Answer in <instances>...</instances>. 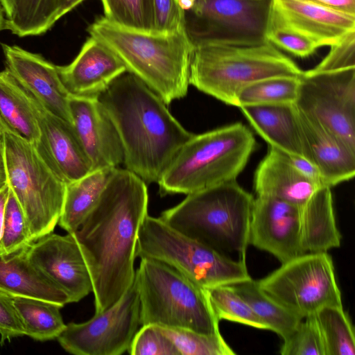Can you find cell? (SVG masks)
<instances>
[{"mask_svg": "<svg viewBox=\"0 0 355 355\" xmlns=\"http://www.w3.org/2000/svg\"><path fill=\"white\" fill-rule=\"evenodd\" d=\"M28 246L0 252V291L13 297L39 299L62 307L70 303L67 295L31 261Z\"/></svg>", "mask_w": 355, "mask_h": 355, "instance_id": "23", "label": "cell"}, {"mask_svg": "<svg viewBox=\"0 0 355 355\" xmlns=\"http://www.w3.org/2000/svg\"><path fill=\"white\" fill-rule=\"evenodd\" d=\"M251 308L254 313L283 340L288 337L303 318L280 304L250 278L227 285Z\"/></svg>", "mask_w": 355, "mask_h": 355, "instance_id": "28", "label": "cell"}, {"mask_svg": "<svg viewBox=\"0 0 355 355\" xmlns=\"http://www.w3.org/2000/svg\"><path fill=\"white\" fill-rule=\"evenodd\" d=\"M330 51L311 72L334 71L355 68V31L345 36L340 41L330 46Z\"/></svg>", "mask_w": 355, "mask_h": 355, "instance_id": "40", "label": "cell"}, {"mask_svg": "<svg viewBox=\"0 0 355 355\" xmlns=\"http://www.w3.org/2000/svg\"><path fill=\"white\" fill-rule=\"evenodd\" d=\"M58 0H19L6 29L18 37L40 35L59 19Z\"/></svg>", "mask_w": 355, "mask_h": 355, "instance_id": "31", "label": "cell"}, {"mask_svg": "<svg viewBox=\"0 0 355 355\" xmlns=\"http://www.w3.org/2000/svg\"><path fill=\"white\" fill-rule=\"evenodd\" d=\"M257 196L278 199L301 207L320 187L302 175L286 153L268 146L254 173Z\"/></svg>", "mask_w": 355, "mask_h": 355, "instance_id": "22", "label": "cell"}, {"mask_svg": "<svg viewBox=\"0 0 355 355\" xmlns=\"http://www.w3.org/2000/svg\"><path fill=\"white\" fill-rule=\"evenodd\" d=\"M6 69L48 112L72 124L70 94L62 84L57 66L40 54L18 46L1 44Z\"/></svg>", "mask_w": 355, "mask_h": 355, "instance_id": "16", "label": "cell"}, {"mask_svg": "<svg viewBox=\"0 0 355 355\" xmlns=\"http://www.w3.org/2000/svg\"><path fill=\"white\" fill-rule=\"evenodd\" d=\"M24 336V327L14 304L13 297L0 291L1 345Z\"/></svg>", "mask_w": 355, "mask_h": 355, "instance_id": "42", "label": "cell"}, {"mask_svg": "<svg viewBox=\"0 0 355 355\" xmlns=\"http://www.w3.org/2000/svg\"><path fill=\"white\" fill-rule=\"evenodd\" d=\"M6 17L4 10L0 2V31L6 29Z\"/></svg>", "mask_w": 355, "mask_h": 355, "instance_id": "50", "label": "cell"}, {"mask_svg": "<svg viewBox=\"0 0 355 355\" xmlns=\"http://www.w3.org/2000/svg\"><path fill=\"white\" fill-rule=\"evenodd\" d=\"M85 0H58L59 11L58 18H61L67 12L76 7Z\"/></svg>", "mask_w": 355, "mask_h": 355, "instance_id": "46", "label": "cell"}, {"mask_svg": "<svg viewBox=\"0 0 355 355\" xmlns=\"http://www.w3.org/2000/svg\"><path fill=\"white\" fill-rule=\"evenodd\" d=\"M136 257L162 262L209 289L250 277L245 259H232L148 214L139 230Z\"/></svg>", "mask_w": 355, "mask_h": 355, "instance_id": "9", "label": "cell"}, {"mask_svg": "<svg viewBox=\"0 0 355 355\" xmlns=\"http://www.w3.org/2000/svg\"><path fill=\"white\" fill-rule=\"evenodd\" d=\"M286 155L291 163L302 175L318 185L323 186L321 177L318 169L309 161L302 157L293 156L288 154Z\"/></svg>", "mask_w": 355, "mask_h": 355, "instance_id": "43", "label": "cell"}, {"mask_svg": "<svg viewBox=\"0 0 355 355\" xmlns=\"http://www.w3.org/2000/svg\"><path fill=\"white\" fill-rule=\"evenodd\" d=\"M128 352L132 355H180L173 342L153 324L142 325L138 329Z\"/></svg>", "mask_w": 355, "mask_h": 355, "instance_id": "38", "label": "cell"}, {"mask_svg": "<svg viewBox=\"0 0 355 355\" xmlns=\"http://www.w3.org/2000/svg\"><path fill=\"white\" fill-rule=\"evenodd\" d=\"M256 144L252 132L241 122L193 134L158 181L160 194L187 195L236 181Z\"/></svg>", "mask_w": 355, "mask_h": 355, "instance_id": "5", "label": "cell"}, {"mask_svg": "<svg viewBox=\"0 0 355 355\" xmlns=\"http://www.w3.org/2000/svg\"><path fill=\"white\" fill-rule=\"evenodd\" d=\"M139 325V296L134 280L114 304L86 322L66 324L57 339L72 354L121 355L128 351Z\"/></svg>", "mask_w": 355, "mask_h": 355, "instance_id": "13", "label": "cell"}, {"mask_svg": "<svg viewBox=\"0 0 355 355\" xmlns=\"http://www.w3.org/2000/svg\"><path fill=\"white\" fill-rule=\"evenodd\" d=\"M280 348L282 355H325L324 347L314 315L302 320Z\"/></svg>", "mask_w": 355, "mask_h": 355, "instance_id": "37", "label": "cell"}, {"mask_svg": "<svg viewBox=\"0 0 355 355\" xmlns=\"http://www.w3.org/2000/svg\"><path fill=\"white\" fill-rule=\"evenodd\" d=\"M32 243L24 211L9 188L6 203L0 252H10L29 245Z\"/></svg>", "mask_w": 355, "mask_h": 355, "instance_id": "36", "label": "cell"}, {"mask_svg": "<svg viewBox=\"0 0 355 355\" xmlns=\"http://www.w3.org/2000/svg\"><path fill=\"white\" fill-rule=\"evenodd\" d=\"M4 10L6 19H10L14 15L19 0H0Z\"/></svg>", "mask_w": 355, "mask_h": 355, "instance_id": "48", "label": "cell"}, {"mask_svg": "<svg viewBox=\"0 0 355 355\" xmlns=\"http://www.w3.org/2000/svg\"><path fill=\"white\" fill-rule=\"evenodd\" d=\"M25 335L37 341L57 339L66 327L59 304L28 297H13Z\"/></svg>", "mask_w": 355, "mask_h": 355, "instance_id": "29", "label": "cell"}, {"mask_svg": "<svg viewBox=\"0 0 355 355\" xmlns=\"http://www.w3.org/2000/svg\"><path fill=\"white\" fill-rule=\"evenodd\" d=\"M254 200L232 181L187 194L181 202L162 211L159 218L224 256L232 259L231 254H239L245 259Z\"/></svg>", "mask_w": 355, "mask_h": 355, "instance_id": "4", "label": "cell"}, {"mask_svg": "<svg viewBox=\"0 0 355 355\" xmlns=\"http://www.w3.org/2000/svg\"><path fill=\"white\" fill-rule=\"evenodd\" d=\"M206 291L219 321L227 320L257 329H268L248 304L228 286H216L206 289Z\"/></svg>", "mask_w": 355, "mask_h": 355, "instance_id": "34", "label": "cell"}, {"mask_svg": "<svg viewBox=\"0 0 355 355\" xmlns=\"http://www.w3.org/2000/svg\"><path fill=\"white\" fill-rule=\"evenodd\" d=\"M257 282L263 291L302 318L327 306H343L327 252L299 255Z\"/></svg>", "mask_w": 355, "mask_h": 355, "instance_id": "11", "label": "cell"}, {"mask_svg": "<svg viewBox=\"0 0 355 355\" xmlns=\"http://www.w3.org/2000/svg\"><path fill=\"white\" fill-rule=\"evenodd\" d=\"M0 121L19 137L39 144L40 129L33 97L7 69L0 72Z\"/></svg>", "mask_w": 355, "mask_h": 355, "instance_id": "26", "label": "cell"}, {"mask_svg": "<svg viewBox=\"0 0 355 355\" xmlns=\"http://www.w3.org/2000/svg\"><path fill=\"white\" fill-rule=\"evenodd\" d=\"M155 33H171L184 28V10L177 0H153Z\"/></svg>", "mask_w": 355, "mask_h": 355, "instance_id": "41", "label": "cell"}, {"mask_svg": "<svg viewBox=\"0 0 355 355\" xmlns=\"http://www.w3.org/2000/svg\"><path fill=\"white\" fill-rule=\"evenodd\" d=\"M7 171L4 155V146L2 137L0 138V189L7 184Z\"/></svg>", "mask_w": 355, "mask_h": 355, "instance_id": "45", "label": "cell"}, {"mask_svg": "<svg viewBox=\"0 0 355 355\" xmlns=\"http://www.w3.org/2000/svg\"><path fill=\"white\" fill-rule=\"evenodd\" d=\"M325 355H354V329L343 306H327L314 314Z\"/></svg>", "mask_w": 355, "mask_h": 355, "instance_id": "30", "label": "cell"}, {"mask_svg": "<svg viewBox=\"0 0 355 355\" xmlns=\"http://www.w3.org/2000/svg\"><path fill=\"white\" fill-rule=\"evenodd\" d=\"M300 78L275 76L249 84L239 92L237 107L257 105L295 104Z\"/></svg>", "mask_w": 355, "mask_h": 355, "instance_id": "32", "label": "cell"}, {"mask_svg": "<svg viewBox=\"0 0 355 355\" xmlns=\"http://www.w3.org/2000/svg\"><path fill=\"white\" fill-rule=\"evenodd\" d=\"M60 78L71 96L98 98L119 76L127 71L110 49L90 36L69 64L57 66Z\"/></svg>", "mask_w": 355, "mask_h": 355, "instance_id": "20", "label": "cell"}, {"mask_svg": "<svg viewBox=\"0 0 355 355\" xmlns=\"http://www.w3.org/2000/svg\"><path fill=\"white\" fill-rule=\"evenodd\" d=\"M295 109L304 158L318 169L322 185L332 187L352 179L355 151L320 123Z\"/></svg>", "mask_w": 355, "mask_h": 355, "instance_id": "21", "label": "cell"}, {"mask_svg": "<svg viewBox=\"0 0 355 355\" xmlns=\"http://www.w3.org/2000/svg\"><path fill=\"white\" fill-rule=\"evenodd\" d=\"M2 133H3L2 126H1V123L0 122V138L2 137Z\"/></svg>", "mask_w": 355, "mask_h": 355, "instance_id": "51", "label": "cell"}, {"mask_svg": "<svg viewBox=\"0 0 355 355\" xmlns=\"http://www.w3.org/2000/svg\"><path fill=\"white\" fill-rule=\"evenodd\" d=\"M270 22L295 31L319 47L334 45L355 31V15L311 0H272Z\"/></svg>", "mask_w": 355, "mask_h": 355, "instance_id": "17", "label": "cell"}, {"mask_svg": "<svg viewBox=\"0 0 355 355\" xmlns=\"http://www.w3.org/2000/svg\"><path fill=\"white\" fill-rule=\"evenodd\" d=\"M266 40L277 49L301 58L311 55L319 48L309 38L270 22L266 33Z\"/></svg>", "mask_w": 355, "mask_h": 355, "instance_id": "39", "label": "cell"}, {"mask_svg": "<svg viewBox=\"0 0 355 355\" xmlns=\"http://www.w3.org/2000/svg\"><path fill=\"white\" fill-rule=\"evenodd\" d=\"M27 252L31 261L67 295L70 303L92 293L90 274L73 233L44 235L28 246Z\"/></svg>", "mask_w": 355, "mask_h": 355, "instance_id": "14", "label": "cell"}, {"mask_svg": "<svg viewBox=\"0 0 355 355\" xmlns=\"http://www.w3.org/2000/svg\"><path fill=\"white\" fill-rule=\"evenodd\" d=\"M72 125L90 161L92 171L118 168L123 151L116 130L98 98L70 95Z\"/></svg>", "mask_w": 355, "mask_h": 355, "instance_id": "18", "label": "cell"}, {"mask_svg": "<svg viewBox=\"0 0 355 355\" xmlns=\"http://www.w3.org/2000/svg\"><path fill=\"white\" fill-rule=\"evenodd\" d=\"M87 31L167 105L187 95L193 45L184 28L171 33L142 32L121 27L104 17Z\"/></svg>", "mask_w": 355, "mask_h": 355, "instance_id": "3", "label": "cell"}, {"mask_svg": "<svg viewBox=\"0 0 355 355\" xmlns=\"http://www.w3.org/2000/svg\"><path fill=\"white\" fill-rule=\"evenodd\" d=\"M135 282L139 292L141 325L153 324L220 334L219 320L206 289L172 267L141 258Z\"/></svg>", "mask_w": 355, "mask_h": 355, "instance_id": "7", "label": "cell"}, {"mask_svg": "<svg viewBox=\"0 0 355 355\" xmlns=\"http://www.w3.org/2000/svg\"><path fill=\"white\" fill-rule=\"evenodd\" d=\"M105 18L134 31L155 33L153 0H101Z\"/></svg>", "mask_w": 355, "mask_h": 355, "instance_id": "33", "label": "cell"}, {"mask_svg": "<svg viewBox=\"0 0 355 355\" xmlns=\"http://www.w3.org/2000/svg\"><path fill=\"white\" fill-rule=\"evenodd\" d=\"M114 169L94 170L66 183L62 211L58 223L62 229L73 233L78 228L97 203Z\"/></svg>", "mask_w": 355, "mask_h": 355, "instance_id": "27", "label": "cell"}, {"mask_svg": "<svg viewBox=\"0 0 355 355\" xmlns=\"http://www.w3.org/2000/svg\"><path fill=\"white\" fill-rule=\"evenodd\" d=\"M146 183L114 169L99 200L73 232L92 279L95 313L114 304L132 284L139 228L148 215Z\"/></svg>", "mask_w": 355, "mask_h": 355, "instance_id": "1", "label": "cell"}, {"mask_svg": "<svg viewBox=\"0 0 355 355\" xmlns=\"http://www.w3.org/2000/svg\"><path fill=\"white\" fill-rule=\"evenodd\" d=\"M300 239L305 253L340 247L341 234L336 222L331 187H319L300 207Z\"/></svg>", "mask_w": 355, "mask_h": 355, "instance_id": "25", "label": "cell"}, {"mask_svg": "<svg viewBox=\"0 0 355 355\" xmlns=\"http://www.w3.org/2000/svg\"><path fill=\"white\" fill-rule=\"evenodd\" d=\"M1 126L7 183L24 211L33 242L53 232L58 223L66 183L37 146Z\"/></svg>", "mask_w": 355, "mask_h": 355, "instance_id": "8", "label": "cell"}, {"mask_svg": "<svg viewBox=\"0 0 355 355\" xmlns=\"http://www.w3.org/2000/svg\"><path fill=\"white\" fill-rule=\"evenodd\" d=\"M325 7L355 15V0H311Z\"/></svg>", "mask_w": 355, "mask_h": 355, "instance_id": "44", "label": "cell"}, {"mask_svg": "<svg viewBox=\"0 0 355 355\" xmlns=\"http://www.w3.org/2000/svg\"><path fill=\"white\" fill-rule=\"evenodd\" d=\"M239 108L269 146L304 157L294 104L245 105Z\"/></svg>", "mask_w": 355, "mask_h": 355, "instance_id": "24", "label": "cell"}, {"mask_svg": "<svg viewBox=\"0 0 355 355\" xmlns=\"http://www.w3.org/2000/svg\"><path fill=\"white\" fill-rule=\"evenodd\" d=\"M159 327L173 342L180 355L235 354L221 334L208 335L185 329Z\"/></svg>", "mask_w": 355, "mask_h": 355, "instance_id": "35", "label": "cell"}, {"mask_svg": "<svg viewBox=\"0 0 355 355\" xmlns=\"http://www.w3.org/2000/svg\"><path fill=\"white\" fill-rule=\"evenodd\" d=\"M8 193L9 186L7 183V184L0 189V241L2 234L5 207L8 196Z\"/></svg>", "mask_w": 355, "mask_h": 355, "instance_id": "47", "label": "cell"}, {"mask_svg": "<svg viewBox=\"0 0 355 355\" xmlns=\"http://www.w3.org/2000/svg\"><path fill=\"white\" fill-rule=\"evenodd\" d=\"M294 105L355 151V68L303 71Z\"/></svg>", "mask_w": 355, "mask_h": 355, "instance_id": "12", "label": "cell"}, {"mask_svg": "<svg viewBox=\"0 0 355 355\" xmlns=\"http://www.w3.org/2000/svg\"><path fill=\"white\" fill-rule=\"evenodd\" d=\"M98 99L119 137L125 168L146 184L157 183L193 134L171 114L155 92L128 71Z\"/></svg>", "mask_w": 355, "mask_h": 355, "instance_id": "2", "label": "cell"}, {"mask_svg": "<svg viewBox=\"0 0 355 355\" xmlns=\"http://www.w3.org/2000/svg\"><path fill=\"white\" fill-rule=\"evenodd\" d=\"M180 8L184 10H189L193 8L196 0H177Z\"/></svg>", "mask_w": 355, "mask_h": 355, "instance_id": "49", "label": "cell"}, {"mask_svg": "<svg viewBox=\"0 0 355 355\" xmlns=\"http://www.w3.org/2000/svg\"><path fill=\"white\" fill-rule=\"evenodd\" d=\"M303 71L268 41L251 45L204 44L193 47L189 84L199 91L237 107L241 90L275 76L300 78Z\"/></svg>", "mask_w": 355, "mask_h": 355, "instance_id": "6", "label": "cell"}, {"mask_svg": "<svg viewBox=\"0 0 355 355\" xmlns=\"http://www.w3.org/2000/svg\"><path fill=\"white\" fill-rule=\"evenodd\" d=\"M249 244L271 254L281 263L304 254L300 239V207L257 196L251 214Z\"/></svg>", "mask_w": 355, "mask_h": 355, "instance_id": "15", "label": "cell"}, {"mask_svg": "<svg viewBox=\"0 0 355 355\" xmlns=\"http://www.w3.org/2000/svg\"><path fill=\"white\" fill-rule=\"evenodd\" d=\"M32 97L40 129V140L37 146L55 171L65 183L92 171L73 125L46 110Z\"/></svg>", "mask_w": 355, "mask_h": 355, "instance_id": "19", "label": "cell"}, {"mask_svg": "<svg viewBox=\"0 0 355 355\" xmlns=\"http://www.w3.org/2000/svg\"><path fill=\"white\" fill-rule=\"evenodd\" d=\"M272 5V0H196L184 11V28L193 47L264 43Z\"/></svg>", "mask_w": 355, "mask_h": 355, "instance_id": "10", "label": "cell"}]
</instances>
